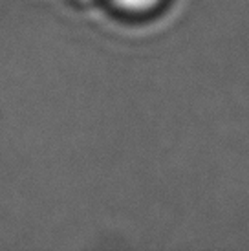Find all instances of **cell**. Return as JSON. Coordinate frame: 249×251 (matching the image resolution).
Listing matches in <instances>:
<instances>
[{"mask_svg": "<svg viewBox=\"0 0 249 251\" xmlns=\"http://www.w3.org/2000/svg\"><path fill=\"white\" fill-rule=\"evenodd\" d=\"M119 7L130 9V11H145L158 4L159 0H114Z\"/></svg>", "mask_w": 249, "mask_h": 251, "instance_id": "1", "label": "cell"}]
</instances>
